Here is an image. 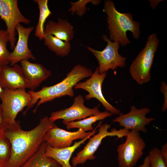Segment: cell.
Returning a JSON list of instances; mask_svg holds the SVG:
<instances>
[{
	"label": "cell",
	"mask_w": 167,
	"mask_h": 167,
	"mask_svg": "<svg viewBox=\"0 0 167 167\" xmlns=\"http://www.w3.org/2000/svg\"><path fill=\"white\" fill-rule=\"evenodd\" d=\"M56 126L46 116L29 131L23 130L20 123L14 126H7L3 135L10 142L11 149L5 167H20L38 150L47 131Z\"/></svg>",
	"instance_id": "obj_1"
},
{
	"label": "cell",
	"mask_w": 167,
	"mask_h": 167,
	"mask_svg": "<svg viewBox=\"0 0 167 167\" xmlns=\"http://www.w3.org/2000/svg\"><path fill=\"white\" fill-rule=\"evenodd\" d=\"M93 72L90 68L80 64L75 66L66 75V76L60 82L50 86H44L38 91L30 90L29 94L31 101L24 113L33 107L39 100L33 110L36 112L38 107L42 104L51 101L58 98L68 96L73 97L74 96L73 88L82 79L91 77Z\"/></svg>",
	"instance_id": "obj_2"
},
{
	"label": "cell",
	"mask_w": 167,
	"mask_h": 167,
	"mask_svg": "<svg viewBox=\"0 0 167 167\" xmlns=\"http://www.w3.org/2000/svg\"><path fill=\"white\" fill-rule=\"evenodd\" d=\"M104 11L106 13L107 28L111 41L118 42L122 46L131 43L126 35L127 31L132 32L133 39H138L140 34V23L133 19V16L129 13H122L117 10L113 1H104Z\"/></svg>",
	"instance_id": "obj_3"
},
{
	"label": "cell",
	"mask_w": 167,
	"mask_h": 167,
	"mask_svg": "<svg viewBox=\"0 0 167 167\" xmlns=\"http://www.w3.org/2000/svg\"><path fill=\"white\" fill-rule=\"evenodd\" d=\"M159 42L155 33L149 36L145 46L130 66V74L133 79L139 84L147 83L151 79V70Z\"/></svg>",
	"instance_id": "obj_4"
},
{
	"label": "cell",
	"mask_w": 167,
	"mask_h": 167,
	"mask_svg": "<svg viewBox=\"0 0 167 167\" xmlns=\"http://www.w3.org/2000/svg\"><path fill=\"white\" fill-rule=\"evenodd\" d=\"M0 108L8 126H14L20 123L15 120L18 114L30 105V95L24 88L3 89L0 93Z\"/></svg>",
	"instance_id": "obj_5"
},
{
	"label": "cell",
	"mask_w": 167,
	"mask_h": 167,
	"mask_svg": "<svg viewBox=\"0 0 167 167\" xmlns=\"http://www.w3.org/2000/svg\"><path fill=\"white\" fill-rule=\"evenodd\" d=\"M125 142L117 147L119 167H134L143 154L146 147L144 140L139 132L129 131Z\"/></svg>",
	"instance_id": "obj_6"
},
{
	"label": "cell",
	"mask_w": 167,
	"mask_h": 167,
	"mask_svg": "<svg viewBox=\"0 0 167 167\" xmlns=\"http://www.w3.org/2000/svg\"><path fill=\"white\" fill-rule=\"evenodd\" d=\"M102 39L107 43L103 50L99 51L91 47H87L88 50L94 56L98 62L99 73L107 72L110 69L115 70L118 67H124L127 58L119 54L120 43L112 41L105 34L102 35Z\"/></svg>",
	"instance_id": "obj_7"
},
{
	"label": "cell",
	"mask_w": 167,
	"mask_h": 167,
	"mask_svg": "<svg viewBox=\"0 0 167 167\" xmlns=\"http://www.w3.org/2000/svg\"><path fill=\"white\" fill-rule=\"evenodd\" d=\"M111 126L107 123L101 124L98 132L91 138L88 143L81 151L78 152L71 159L72 166L75 167L78 164H84L88 160H93L96 157L95 152L101 143L102 139L107 136H117L118 138H122L126 136L129 130L125 128L117 130L113 129L111 131H108Z\"/></svg>",
	"instance_id": "obj_8"
},
{
	"label": "cell",
	"mask_w": 167,
	"mask_h": 167,
	"mask_svg": "<svg viewBox=\"0 0 167 167\" xmlns=\"http://www.w3.org/2000/svg\"><path fill=\"white\" fill-rule=\"evenodd\" d=\"M0 16L6 24L9 42L13 50L15 45L16 27L21 23L29 24L31 20L21 13L17 0H0Z\"/></svg>",
	"instance_id": "obj_9"
},
{
	"label": "cell",
	"mask_w": 167,
	"mask_h": 167,
	"mask_svg": "<svg viewBox=\"0 0 167 167\" xmlns=\"http://www.w3.org/2000/svg\"><path fill=\"white\" fill-rule=\"evenodd\" d=\"M106 76V72L100 74L97 67L90 78L85 81L78 83L74 86V88L86 91L88 93L85 96L86 100L96 98L102 104L106 111L112 114L119 116L123 113L106 101L102 92V84Z\"/></svg>",
	"instance_id": "obj_10"
},
{
	"label": "cell",
	"mask_w": 167,
	"mask_h": 167,
	"mask_svg": "<svg viewBox=\"0 0 167 167\" xmlns=\"http://www.w3.org/2000/svg\"><path fill=\"white\" fill-rule=\"evenodd\" d=\"M84 102V99L82 95H77L74 98L73 103L70 107L52 112L49 118L50 120L54 123L56 120L62 119L64 124L84 119L100 112L98 107L92 109L86 107Z\"/></svg>",
	"instance_id": "obj_11"
},
{
	"label": "cell",
	"mask_w": 167,
	"mask_h": 167,
	"mask_svg": "<svg viewBox=\"0 0 167 167\" xmlns=\"http://www.w3.org/2000/svg\"><path fill=\"white\" fill-rule=\"evenodd\" d=\"M150 112V109L148 107L138 109L132 105L128 113L115 117L113 121L118 123L126 129L146 133L148 131L145 126L155 120V118L146 117Z\"/></svg>",
	"instance_id": "obj_12"
},
{
	"label": "cell",
	"mask_w": 167,
	"mask_h": 167,
	"mask_svg": "<svg viewBox=\"0 0 167 167\" xmlns=\"http://www.w3.org/2000/svg\"><path fill=\"white\" fill-rule=\"evenodd\" d=\"M92 131L86 132L81 129H79L76 131L70 132L61 129L56 125L47 131L44 136L43 141L52 147L62 148L71 146L74 140L85 138L91 133Z\"/></svg>",
	"instance_id": "obj_13"
},
{
	"label": "cell",
	"mask_w": 167,
	"mask_h": 167,
	"mask_svg": "<svg viewBox=\"0 0 167 167\" xmlns=\"http://www.w3.org/2000/svg\"><path fill=\"white\" fill-rule=\"evenodd\" d=\"M0 86L2 89H36L25 77L21 66L17 64L12 66H2L0 72Z\"/></svg>",
	"instance_id": "obj_14"
},
{
	"label": "cell",
	"mask_w": 167,
	"mask_h": 167,
	"mask_svg": "<svg viewBox=\"0 0 167 167\" xmlns=\"http://www.w3.org/2000/svg\"><path fill=\"white\" fill-rule=\"evenodd\" d=\"M34 28L33 26L25 28L20 24L16 27L18 39L13 51L9 55V60L11 66L23 60H36L28 46L29 37Z\"/></svg>",
	"instance_id": "obj_15"
},
{
	"label": "cell",
	"mask_w": 167,
	"mask_h": 167,
	"mask_svg": "<svg viewBox=\"0 0 167 167\" xmlns=\"http://www.w3.org/2000/svg\"><path fill=\"white\" fill-rule=\"evenodd\" d=\"M102 123V121H101L89 135L79 141L75 142L74 144L72 146L58 148L52 147L47 144L45 150V155L54 159L62 167H74L70 163V160L73 152L81 144L84 143L91 136L94 135L97 132L96 129Z\"/></svg>",
	"instance_id": "obj_16"
},
{
	"label": "cell",
	"mask_w": 167,
	"mask_h": 167,
	"mask_svg": "<svg viewBox=\"0 0 167 167\" xmlns=\"http://www.w3.org/2000/svg\"><path fill=\"white\" fill-rule=\"evenodd\" d=\"M20 62L25 77L35 89L51 75V71L40 63H32L26 60Z\"/></svg>",
	"instance_id": "obj_17"
},
{
	"label": "cell",
	"mask_w": 167,
	"mask_h": 167,
	"mask_svg": "<svg viewBox=\"0 0 167 167\" xmlns=\"http://www.w3.org/2000/svg\"><path fill=\"white\" fill-rule=\"evenodd\" d=\"M45 34H50L64 41L70 42L74 38L75 31L67 20L58 18L57 22L50 20L46 24Z\"/></svg>",
	"instance_id": "obj_18"
},
{
	"label": "cell",
	"mask_w": 167,
	"mask_h": 167,
	"mask_svg": "<svg viewBox=\"0 0 167 167\" xmlns=\"http://www.w3.org/2000/svg\"><path fill=\"white\" fill-rule=\"evenodd\" d=\"M47 144L43 141L37 152L20 167H62L54 159L45 155Z\"/></svg>",
	"instance_id": "obj_19"
},
{
	"label": "cell",
	"mask_w": 167,
	"mask_h": 167,
	"mask_svg": "<svg viewBox=\"0 0 167 167\" xmlns=\"http://www.w3.org/2000/svg\"><path fill=\"white\" fill-rule=\"evenodd\" d=\"M43 40L48 49L57 56L65 57L71 51V46L70 42L63 41L50 34H45Z\"/></svg>",
	"instance_id": "obj_20"
},
{
	"label": "cell",
	"mask_w": 167,
	"mask_h": 167,
	"mask_svg": "<svg viewBox=\"0 0 167 167\" xmlns=\"http://www.w3.org/2000/svg\"><path fill=\"white\" fill-rule=\"evenodd\" d=\"M112 115L109 112L106 111L100 112L82 120L69 122L64 124L66 126V127L68 130L78 128L81 129L85 132L92 131L94 129L92 126L93 123L97 121L104 120L106 118L112 116Z\"/></svg>",
	"instance_id": "obj_21"
},
{
	"label": "cell",
	"mask_w": 167,
	"mask_h": 167,
	"mask_svg": "<svg viewBox=\"0 0 167 167\" xmlns=\"http://www.w3.org/2000/svg\"><path fill=\"white\" fill-rule=\"evenodd\" d=\"M38 5L39 10L38 21L36 27L35 36L40 40H43L45 35L44 24L47 18L52 14L48 5V0H34Z\"/></svg>",
	"instance_id": "obj_22"
},
{
	"label": "cell",
	"mask_w": 167,
	"mask_h": 167,
	"mask_svg": "<svg viewBox=\"0 0 167 167\" xmlns=\"http://www.w3.org/2000/svg\"><path fill=\"white\" fill-rule=\"evenodd\" d=\"M101 1L100 0H79L70 2L71 7L68 11L71 12L72 15L75 14L79 17H81L86 13L88 8L86 7L88 3H91L93 5H97L99 4Z\"/></svg>",
	"instance_id": "obj_23"
},
{
	"label": "cell",
	"mask_w": 167,
	"mask_h": 167,
	"mask_svg": "<svg viewBox=\"0 0 167 167\" xmlns=\"http://www.w3.org/2000/svg\"><path fill=\"white\" fill-rule=\"evenodd\" d=\"M9 42L8 33L6 30H0V66L7 65L10 63V52L7 48Z\"/></svg>",
	"instance_id": "obj_24"
},
{
	"label": "cell",
	"mask_w": 167,
	"mask_h": 167,
	"mask_svg": "<svg viewBox=\"0 0 167 167\" xmlns=\"http://www.w3.org/2000/svg\"><path fill=\"white\" fill-rule=\"evenodd\" d=\"M150 167H167V161L161 154L160 149L155 147L149 152Z\"/></svg>",
	"instance_id": "obj_25"
},
{
	"label": "cell",
	"mask_w": 167,
	"mask_h": 167,
	"mask_svg": "<svg viewBox=\"0 0 167 167\" xmlns=\"http://www.w3.org/2000/svg\"><path fill=\"white\" fill-rule=\"evenodd\" d=\"M11 149L9 140L4 135L0 138V163L5 166L10 157Z\"/></svg>",
	"instance_id": "obj_26"
},
{
	"label": "cell",
	"mask_w": 167,
	"mask_h": 167,
	"mask_svg": "<svg viewBox=\"0 0 167 167\" xmlns=\"http://www.w3.org/2000/svg\"><path fill=\"white\" fill-rule=\"evenodd\" d=\"M160 91L164 95V101L162 108V111L164 112L166 111L167 109V85L165 81H162L161 83Z\"/></svg>",
	"instance_id": "obj_27"
},
{
	"label": "cell",
	"mask_w": 167,
	"mask_h": 167,
	"mask_svg": "<svg viewBox=\"0 0 167 167\" xmlns=\"http://www.w3.org/2000/svg\"><path fill=\"white\" fill-rule=\"evenodd\" d=\"M7 125L0 108V138L3 135L4 133Z\"/></svg>",
	"instance_id": "obj_28"
},
{
	"label": "cell",
	"mask_w": 167,
	"mask_h": 167,
	"mask_svg": "<svg viewBox=\"0 0 167 167\" xmlns=\"http://www.w3.org/2000/svg\"><path fill=\"white\" fill-rule=\"evenodd\" d=\"M161 152L165 159L167 161V143L162 146Z\"/></svg>",
	"instance_id": "obj_29"
},
{
	"label": "cell",
	"mask_w": 167,
	"mask_h": 167,
	"mask_svg": "<svg viewBox=\"0 0 167 167\" xmlns=\"http://www.w3.org/2000/svg\"><path fill=\"white\" fill-rule=\"evenodd\" d=\"M150 160L148 155L145 158L143 164L138 167H150Z\"/></svg>",
	"instance_id": "obj_30"
},
{
	"label": "cell",
	"mask_w": 167,
	"mask_h": 167,
	"mask_svg": "<svg viewBox=\"0 0 167 167\" xmlns=\"http://www.w3.org/2000/svg\"><path fill=\"white\" fill-rule=\"evenodd\" d=\"M2 67V66H0V72L1 71ZM2 90H3V89L1 88L0 86V93L2 92Z\"/></svg>",
	"instance_id": "obj_31"
},
{
	"label": "cell",
	"mask_w": 167,
	"mask_h": 167,
	"mask_svg": "<svg viewBox=\"0 0 167 167\" xmlns=\"http://www.w3.org/2000/svg\"><path fill=\"white\" fill-rule=\"evenodd\" d=\"M0 167H5V165L0 163Z\"/></svg>",
	"instance_id": "obj_32"
},
{
	"label": "cell",
	"mask_w": 167,
	"mask_h": 167,
	"mask_svg": "<svg viewBox=\"0 0 167 167\" xmlns=\"http://www.w3.org/2000/svg\"></svg>",
	"instance_id": "obj_33"
}]
</instances>
